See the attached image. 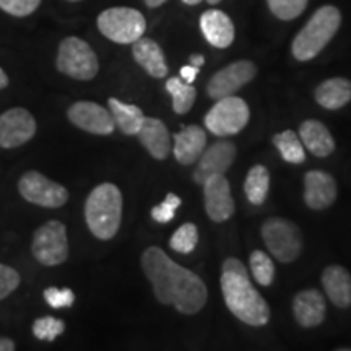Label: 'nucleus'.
Segmentation results:
<instances>
[{"instance_id": "11", "label": "nucleus", "mask_w": 351, "mask_h": 351, "mask_svg": "<svg viewBox=\"0 0 351 351\" xmlns=\"http://www.w3.org/2000/svg\"><path fill=\"white\" fill-rule=\"evenodd\" d=\"M36 119L28 109L12 108L0 114V148L12 150L28 143L36 135Z\"/></svg>"}, {"instance_id": "21", "label": "nucleus", "mask_w": 351, "mask_h": 351, "mask_svg": "<svg viewBox=\"0 0 351 351\" xmlns=\"http://www.w3.org/2000/svg\"><path fill=\"white\" fill-rule=\"evenodd\" d=\"M137 137L155 160H166L171 152V137L166 125L155 117H145Z\"/></svg>"}, {"instance_id": "20", "label": "nucleus", "mask_w": 351, "mask_h": 351, "mask_svg": "<svg viewBox=\"0 0 351 351\" xmlns=\"http://www.w3.org/2000/svg\"><path fill=\"white\" fill-rule=\"evenodd\" d=\"M207 147V134L199 125H187L174 135V156L181 165H192Z\"/></svg>"}, {"instance_id": "41", "label": "nucleus", "mask_w": 351, "mask_h": 351, "mask_svg": "<svg viewBox=\"0 0 351 351\" xmlns=\"http://www.w3.org/2000/svg\"><path fill=\"white\" fill-rule=\"evenodd\" d=\"M165 2H168V0H145L147 7H150V8H156V7L163 5Z\"/></svg>"}, {"instance_id": "27", "label": "nucleus", "mask_w": 351, "mask_h": 351, "mask_svg": "<svg viewBox=\"0 0 351 351\" xmlns=\"http://www.w3.org/2000/svg\"><path fill=\"white\" fill-rule=\"evenodd\" d=\"M166 90L173 96V108L178 114H186L194 106L197 91L191 83L182 82L181 78H169L166 82Z\"/></svg>"}, {"instance_id": "17", "label": "nucleus", "mask_w": 351, "mask_h": 351, "mask_svg": "<svg viewBox=\"0 0 351 351\" xmlns=\"http://www.w3.org/2000/svg\"><path fill=\"white\" fill-rule=\"evenodd\" d=\"M293 311H295V317L301 327H317L326 319V298L317 289H306L296 295L293 301Z\"/></svg>"}, {"instance_id": "32", "label": "nucleus", "mask_w": 351, "mask_h": 351, "mask_svg": "<svg viewBox=\"0 0 351 351\" xmlns=\"http://www.w3.org/2000/svg\"><path fill=\"white\" fill-rule=\"evenodd\" d=\"M309 0H267L270 12L280 20H295L304 12Z\"/></svg>"}, {"instance_id": "30", "label": "nucleus", "mask_w": 351, "mask_h": 351, "mask_svg": "<svg viewBox=\"0 0 351 351\" xmlns=\"http://www.w3.org/2000/svg\"><path fill=\"white\" fill-rule=\"evenodd\" d=\"M251 270L254 278L257 280V283H261L262 287H269L274 282V276H275V265L271 262V258L263 254L262 251H254L251 254Z\"/></svg>"}, {"instance_id": "33", "label": "nucleus", "mask_w": 351, "mask_h": 351, "mask_svg": "<svg viewBox=\"0 0 351 351\" xmlns=\"http://www.w3.org/2000/svg\"><path fill=\"white\" fill-rule=\"evenodd\" d=\"M39 5H41V0H0V10L16 19L32 15L38 10Z\"/></svg>"}, {"instance_id": "10", "label": "nucleus", "mask_w": 351, "mask_h": 351, "mask_svg": "<svg viewBox=\"0 0 351 351\" xmlns=\"http://www.w3.org/2000/svg\"><path fill=\"white\" fill-rule=\"evenodd\" d=\"M19 192L26 202L44 208L64 207L69 200V191L51 181L39 171H26L19 181Z\"/></svg>"}, {"instance_id": "15", "label": "nucleus", "mask_w": 351, "mask_h": 351, "mask_svg": "<svg viewBox=\"0 0 351 351\" xmlns=\"http://www.w3.org/2000/svg\"><path fill=\"white\" fill-rule=\"evenodd\" d=\"M234 143L221 140V142L213 143L208 150H204L200 155L199 166L194 173V181L197 184H204L208 178L215 174H225L236 158Z\"/></svg>"}, {"instance_id": "1", "label": "nucleus", "mask_w": 351, "mask_h": 351, "mask_svg": "<svg viewBox=\"0 0 351 351\" xmlns=\"http://www.w3.org/2000/svg\"><path fill=\"white\" fill-rule=\"evenodd\" d=\"M142 269L161 304H171L179 313L192 315L207 302L208 291L205 283L194 271L176 263L156 245L142 254Z\"/></svg>"}, {"instance_id": "8", "label": "nucleus", "mask_w": 351, "mask_h": 351, "mask_svg": "<svg viewBox=\"0 0 351 351\" xmlns=\"http://www.w3.org/2000/svg\"><path fill=\"white\" fill-rule=\"evenodd\" d=\"M262 238L276 261L289 263L296 261L302 249L301 231L285 218H269L262 226Z\"/></svg>"}, {"instance_id": "2", "label": "nucleus", "mask_w": 351, "mask_h": 351, "mask_svg": "<svg viewBox=\"0 0 351 351\" xmlns=\"http://www.w3.org/2000/svg\"><path fill=\"white\" fill-rule=\"evenodd\" d=\"M221 291L228 309L244 324L262 327L269 322V304L252 287L247 269L238 258L230 257L223 262Z\"/></svg>"}, {"instance_id": "18", "label": "nucleus", "mask_w": 351, "mask_h": 351, "mask_svg": "<svg viewBox=\"0 0 351 351\" xmlns=\"http://www.w3.org/2000/svg\"><path fill=\"white\" fill-rule=\"evenodd\" d=\"M200 28L205 39L218 49H226L234 41V25L225 12L217 8L207 10L200 16Z\"/></svg>"}, {"instance_id": "4", "label": "nucleus", "mask_w": 351, "mask_h": 351, "mask_svg": "<svg viewBox=\"0 0 351 351\" xmlns=\"http://www.w3.org/2000/svg\"><path fill=\"white\" fill-rule=\"evenodd\" d=\"M340 25L341 13L339 8L333 5L320 7L293 41V56L301 62L314 59L332 41Z\"/></svg>"}, {"instance_id": "25", "label": "nucleus", "mask_w": 351, "mask_h": 351, "mask_svg": "<svg viewBox=\"0 0 351 351\" xmlns=\"http://www.w3.org/2000/svg\"><path fill=\"white\" fill-rule=\"evenodd\" d=\"M108 104L117 129L125 135H137L145 121V114L142 109L135 106V104L122 103L117 98H109Z\"/></svg>"}, {"instance_id": "38", "label": "nucleus", "mask_w": 351, "mask_h": 351, "mask_svg": "<svg viewBox=\"0 0 351 351\" xmlns=\"http://www.w3.org/2000/svg\"><path fill=\"white\" fill-rule=\"evenodd\" d=\"M16 348L15 341L7 337H0V351H13Z\"/></svg>"}, {"instance_id": "12", "label": "nucleus", "mask_w": 351, "mask_h": 351, "mask_svg": "<svg viewBox=\"0 0 351 351\" xmlns=\"http://www.w3.org/2000/svg\"><path fill=\"white\" fill-rule=\"evenodd\" d=\"M257 73V67L251 60H238L228 67L218 70L215 75L210 78L207 85V95L213 99H221L226 96L234 95L244 85L254 80Z\"/></svg>"}, {"instance_id": "29", "label": "nucleus", "mask_w": 351, "mask_h": 351, "mask_svg": "<svg viewBox=\"0 0 351 351\" xmlns=\"http://www.w3.org/2000/svg\"><path fill=\"white\" fill-rule=\"evenodd\" d=\"M199 243V231L194 223H186L179 226L178 231L171 236L169 245L171 249L179 254H191Z\"/></svg>"}, {"instance_id": "5", "label": "nucleus", "mask_w": 351, "mask_h": 351, "mask_svg": "<svg viewBox=\"0 0 351 351\" xmlns=\"http://www.w3.org/2000/svg\"><path fill=\"white\" fill-rule=\"evenodd\" d=\"M56 67L60 73L73 80H93L99 72V62L95 51L83 39L77 36L65 38L59 44Z\"/></svg>"}, {"instance_id": "7", "label": "nucleus", "mask_w": 351, "mask_h": 351, "mask_svg": "<svg viewBox=\"0 0 351 351\" xmlns=\"http://www.w3.org/2000/svg\"><path fill=\"white\" fill-rule=\"evenodd\" d=\"M32 254L44 267H56L67 261V228L62 221L51 219L39 226L33 234Z\"/></svg>"}, {"instance_id": "23", "label": "nucleus", "mask_w": 351, "mask_h": 351, "mask_svg": "<svg viewBox=\"0 0 351 351\" xmlns=\"http://www.w3.org/2000/svg\"><path fill=\"white\" fill-rule=\"evenodd\" d=\"M315 101L328 111L341 109L351 101V82L348 78H328L315 88Z\"/></svg>"}, {"instance_id": "6", "label": "nucleus", "mask_w": 351, "mask_h": 351, "mask_svg": "<svg viewBox=\"0 0 351 351\" xmlns=\"http://www.w3.org/2000/svg\"><path fill=\"white\" fill-rule=\"evenodd\" d=\"M98 29L112 43L132 44L143 36L147 21L135 8L112 7L99 13Z\"/></svg>"}, {"instance_id": "39", "label": "nucleus", "mask_w": 351, "mask_h": 351, "mask_svg": "<svg viewBox=\"0 0 351 351\" xmlns=\"http://www.w3.org/2000/svg\"><path fill=\"white\" fill-rule=\"evenodd\" d=\"M205 64V59H204V56H192L191 57V65H194V67H202V65Z\"/></svg>"}, {"instance_id": "22", "label": "nucleus", "mask_w": 351, "mask_h": 351, "mask_svg": "<svg viewBox=\"0 0 351 351\" xmlns=\"http://www.w3.org/2000/svg\"><path fill=\"white\" fill-rule=\"evenodd\" d=\"M322 285L328 300L337 307L345 309L351 306V275L345 267H327L322 274Z\"/></svg>"}, {"instance_id": "28", "label": "nucleus", "mask_w": 351, "mask_h": 351, "mask_svg": "<svg viewBox=\"0 0 351 351\" xmlns=\"http://www.w3.org/2000/svg\"><path fill=\"white\" fill-rule=\"evenodd\" d=\"M275 147L278 148L280 155L285 161L293 165H300L306 160V152L298 135L293 130H285L274 137Z\"/></svg>"}, {"instance_id": "3", "label": "nucleus", "mask_w": 351, "mask_h": 351, "mask_svg": "<svg viewBox=\"0 0 351 351\" xmlns=\"http://www.w3.org/2000/svg\"><path fill=\"white\" fill-rule=\"evenodd\" d=\"M85 219L95 238L101 241L112 239L122 221L121 189L111 182L96 186L86 199Z\"/></svg>"}, {"instance_id": "34", "label": "nucleus", "mask_w": 351, "mask_h": 351, "mask_svg": "<svg viewBox=\"0 0 351 351\" xmlns=\"http://www.w3.org/2000/svg\"><path fill=\"white\" fill-rule=\"evenodd\" d=\"M21 276L13 267L0 263V301L5 300L20 287Z\"/></svg>"}, {"instance_id": "19", "label": "nucleus", "mask_w": 351, "mask_h": 351, "mask_svg": "<svg viewBox=\"0 0 351 351\" xmlns=\"http://www.w3.org/2000/svg\"><path fill=\"white\" fill-rule=\"evenodd\" d=\"M132 56L135 62L142 67L148 75L155 78H165L168 75V64H166L163 49L160 44L150 38H138L132 43Z\"/></svg>"}, {"instance_id": "43", "label": "nucleus", "mask_w": 351, "mask_h": 351, "mask_svg": "<svg viewBox=\"0 0 351 351\" xmlns=\"http://www.w3.org/2000/svg\"><path fill=\"white\" fill-rule=\"evenodd\" d=\"M207 2L212 3V5H215V3H219V2H221V0H207Z\"/></svg>"}, {"instance_id": "35", "label": "nucleus", "mask_w": 351, "mask_h": 351, "mask_svg": "<svg viewBox=\"0 0 351 351\" xmlns=\"http://www.w3.org/2000/svg\"><path fill=\"white\" fill-rule=\"evenodd\" d=\"M179 205H181V199L176 194H168L160 205L152 208V218L158 223H169L174 218Z\"/></svg>"}, {"instance_id": "13", "label": "nucleus", "mask_w": 351, "mask_h": 351, "mask_svg": "<svg viewBox=\"0 0 351 351\" xmlns=\"http://www.w3.org/2000/svg\"><path fill=\"white\" fill-rule=\"evenodd\" d=\"M69 121L78 129L93 135H111L116 130L112 114L93 101H77L67 111Z\"/></svg>"}, {"instance_id": "42", "label": "nucleus", "mask_w": 351, "mask_h": 351, "mask_svg": "<svg viewBox=\"0 0 351 351\" xmlns=\"http://www.w3.org/2000/svg\"><path fill=\"white\" fill-rule=\"evenodd\" d=\"M184 3H187V5H197V3H200L202 0H182Z\"/></svg>"}, {"instance_id": "9", "label": "nucleus", "mask_w": 351, "mask_h": 351, "mask_svg": "<svg viewBox=\"0 0 351 351\" xmlns=\"http://www.w3.org/2000/svg\"><path fill=\"white\" fill-rule=\"evenodd\" d=\"M249 117L251 111L247 103L231 95L217 99V104L205 116V127L218 137H228V135L239 134L247 125Z\"/></svg>"}, {"instance_id": "14", "label": "nucleus", "mask_w": 351, "mask_h": 351, "mask_svg": "<svg viewBox=\"0 0 351 351\" xmlns=\"http://www.w3.org/2000/svg\"><path fill=\"white\" fill-rule=\"evenodd\" d=\"M205 210L210 219L223 223L234 213V200L231 195V187L225 174H215L204 184Z\"/></svg>"}, {"instance_id": "40", "label": "nucleus", "mask_w": 351, "mask_h": 351, "mask_svg": "<svg viewBox=\"0 0 351 351\" xmlns=\"http://www.w3.org/2000/svg\"><path fill=\"white\" fill-rule=\"evenodd\" d=\"M8 86V75L5 73V70L0 67V90Z\"/></svg>"}, {"instance_id": "26", "label": "nucleus", "mask_w": 351, "mask_h": 351, "mask_svg": "<svg viewBox=\"0 0 351 351\" xmlns=\"http://www.w3.org/2000/svg\"><path fill=\"white\" fill-rule=\"evenodd\" d=\"M270 187V173L265 166L256 165L247 173L244 182V192L247 200L254 205H261L265 202Z\"/></svg>"}, {"instance_id": "36", "label": "nucleus", "mask_w": 351, "mask_h": 351, "mask_svg": "<svg viewBox=\"0 0 351 351\" xmlns=\"http://www.w3.org/2000/svg\"><path fill=\"white\" fill-rule=\"evenodd\" d=\"M44 300L47 304L54 309H60V307H70L75 302V295L70 288H46L44 289Z\"/></svg>"}, {"instance_id": "31", "label": "nucleus", "mask_w": 351, "mask_h": 351, "mask_svg": "<svg viewBox=\"0 0 351 351\" xmlns=\"http://www.w3.org/2000/svg\"><path fill=\"white\" fill-rule=\"evenodd\" d=\"M64 330H65V324L62 320L57 317H51V315L39 317L34 320L33 324V335L36 337L38 340L54 341L57 337L62 335Z\"/></svg>"}, {"instance_id": "16", "label": "nucleus", "mask_w": 351, "mask_h": 351, "mask_svg": "<svg viewBox=\"0 0 351 351\" xmlns=\"http://www.w3.org/2000/svg\"><path fill=\"white\" fill-rule=\"evenodd\" d=\"M337 199V182L324 171H309L304 176V202L309 208L324 210Z\"/></svg>"}, {"instance_id": "24", "label": "nucleus", "mask_w": 351, "mask_h": 351, "mask_svg": "<svg viewBox=\"0 0 351 351\" xmlns=\"http://www.w3.org/2000/svg\"><path fill=\"white\" fill-rule=\"evenodd\" d=\"M300 135L302 143L313 155L319 158H326L332 155L335 150V140L332 134L322 122L319 121H306L301 124Z\"/></svg>"}, {"instance_id": "37", "label": "nucleus", "mask_w": 351, "mask_h": 351, "mask_svg": "<svg viewBox=\"0 0 351 351\" xmlns=\"http://www.w3.org/2000/svg\"><path fill=\"white\" fill-rule=\"evenodd\" d=\"M197 75H199V67H194V65H184L181 69V78L186 83H194Z\"/></svg>"}, {"instance_id": "44", "label": "nucleus", "mask_w": 351, "mask_h": 351, "mask_svg": "<svg viewBox=\"0 0 351 351\" xmlns=\"http://www.w3.org/2000/svg\"><path fill=\"white\" fill-rule=\"evenodd\" d=\"M67 2H80V0H67Z\"/></svg>"}]
</instances>
